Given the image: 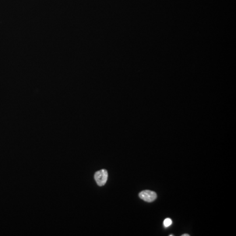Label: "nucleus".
Instances as JSON below:
<instances>
[{
  "label": "nucleus",
  "instance_id": "obj_1",
  "mask_svg": "<svg viewBox=\"0 0 236 236\" xmlns=\"http://www.w3.org/2000/svg\"><path fill=\"white\" fill-rule=\"evenodd\" d=\"M108 172L106 170L102 169L95 172L94 174V180L97 184L100 186H104L108 180Z\"/></svg>",
  "mask_w": 236,
  "mask_h": 236
},
{
  "label": "nucleus",
  "instance_id": "obj_2",
  "mask_svg": "<svg viewBox=\"0 0 236 236\" xmlns=\"http://www.w3.org/2000/svg\"><path fill=\"white\" fill-rule=\"evenodd\" d=\"M139 197L146 202H153L157 198V193L151 190H144L139 193Z\"/></svg>",
  "mask_w": 236,
  "mask_h": 236
},
{
  "label": "nucleus",
  "instance_id": "obj_3",
  "mask_svg": "<svg viewBox=\"0 0 236 236\" xmlns=\"http://www.w3.org/2000/svg\"><path fill=\"white\" fill-rule=\"evenodd\" d=\"M171 224H172V220H171V218H166V219L164 220V226H165V228L169 227Z\"/></svg>",
  "mask_w": 236,
  "mask_h": 236
},
{
  "label": "nucleus",
  "instance_id": "obj_4",
  "mask_svg": "<svg viewBox=\"0 0 236 236\" xmlns=\"http://www.w3.org/2000/svg\"><path fill=\"white\" fill-rule=\"evenodd\" d=\"M182 236H189V235L186 234H183V235H182Z\"/></svg>",
  "mask_w": 236,
  "mask_h": 236
}]
</instances>
